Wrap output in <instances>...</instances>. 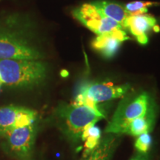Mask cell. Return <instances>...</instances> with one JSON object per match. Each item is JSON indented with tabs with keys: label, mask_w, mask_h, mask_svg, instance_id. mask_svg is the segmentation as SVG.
<instances>
[{
	"label": "cell",
	"mask_w": 160,
	"mask_h": 160,
	"mask_svg": "<svg viewBox=\"0 0 160 160\" xmlns=\"http://www.w3.org/2000/svg\"><path fill=\"white\" fill-rule=\"evenodd\" d=\"M33 23L20 13L0 17V59H43Z\"/></svg>",
	"instance_id": "cell-1"
},
{
	"label": "cell",
	"mask_w": 160,
	"mask_h": 160,
	"mask_svg": "<svg viewBox=\"0 0 160 160\" xmlns=\"http://www.w3.org/2000/svg\"><path fill=\"white\" fill-rule=\"evenodd\" d=\"M104 118L105 113L99 108L60 102L52 113L51 119L71 145L77 146L82 142L83 131Z\"/></svg>",
	"instance_id": "cell-2"
},
{
	"label": "cell",
	"mask_w": 160,
	"mask_h": 160,
	"mask_svg": "<svg viewBox=\"0 0 160 160\" xmlns=\"http://www.w3.org/2000/svg\"><path fill=\"white\" fill-rule=\"evenodd\" d=\"M43 59H0V82L13 89L31 90L39 87L48 76Z\"/></svg>",
	"instance_id": "cell-3"
},
{
	"label": "cell",
	"mask_w": 160,
	"mask_h": 160,
	"mask_svg": "<svg viewBox=\"0 0 160 160\" xmlns=\"http://www.w3.org/2000/svg\"><path fill=\"white\" fill-rule=\"evenodd\" d=\"M157 111L155 100L147 91L130 93L122 98L114 114L105 128V133L122 135L127 125L137 118Z\"/></svg>",
	"instance_id": "cell-4"
},
{
	"label": "cell",
	"mask_w": 160,
	"mask_h": 160,
	"mask_svg": "<svg viewBox=\"0 0 160 160\" xmlns=\"http://www.w3.org/2000/svg\"><path fill=\"white\" fill-rule=\"evenodd\" d=\"M131 86L126 83L114 85L111 82L85 81L76 90L73 104L98 108V104L122 98L131 91Z\"/></svg>",
	"instance_id": "cell-5"
},
{
	"label": "cell",
	"mask_w": 160,
	"mask_h": 160,
	"mask_svg": "<svg viewBox=\"0 0 160 160\" xmlns=\"http://www.w3.org/2000/svg\"><path fill=\"white\" fill-rule=\"evenodd\" d=\"M37 122L18 128L3 137L2 148L5 154L17 160L32 157L38 132Z\"/></svg>",
	"instance_id": "cell-6"
},
{
	"label": "cell",
	"mask_w": 160,
	"mask_h": 160,
	"mask_svg": "<svg viewBox=\"0 0 160 160\" xmlns=\"http://www.w3.org/2000/svg\"><path fill=\"white\" fill-rule=\"evenodd\" d=\"M72 15L79 22L96 35L105 34L122 28L115 21L105 17L91 2L75 8L72 11Z\"/></svg>",
	"instance_id": "cell-7"
},
{
	"label": "cell",
	"mask_w": 160,
	"mask_h": 160,
	"mask_svg": "<svg viewBox=\"0 0 160 160\" xmlns=\"http://www.w3.org/2000/svg\"><path fill=\"white\" fill-rule=\"evenodd\" d=\"M37 112L23 106H0V137L18 128L37 122Z\"/></svg>",
	"instance_id": "cell-8"
},
{
	"label": "cell",
	"mask_w": 160,
	"mask_h": 160,
	"mask_svg": "<svg viewBox=\"0 0 160 160\" xmlns=\"http://www.w3.org/2000/svg\"><path fill=\"white\" fill-rule=\"evenodd\" d=\"M130 38L122 28L105 34L97 35L91 42L92 48L105 59H111L117 54L122 43Z\"/></svg>",
	"instance_id": "cell-9"
},
{
	"label": "cell",
	"mask_w": 160,
	"mask_h": 160,
	"mask_svg": "<svg viewBox=\"0 0 160 160\" xmlns=\"http://www.w3.org/2000/svg\"><path fill=\"white\" fill-rule=\"evenodd\" d=\"M125 30H128L141 45L148 42V33L151 30L159 32L160 28L157 25L156 18L151 14L128 16L125 21Z\"/></svg>",
	"instance_id": "cell-10"
},
{
	"label": "cell",
	"mask_w": 160,
	"mask_h": 160,
	"mask_svg": "<svg viewBox=\"0 0 160 160\" xmlns=\"http://www.w3.org/2000/svg\"><path fill=\"white\" fill-rule=\"evenodd\" d=\"M121 135L105 133L101 137L97 148L85 160H112L116 149L120 142Z\"/></svg>",
	"instance_id": "cell-11"
},
{
	"label": "cell",
	"mask_w": 160,
	"mask_h": 160,
	"mask_svg": "<svg viewBox=\"0 0 160 160\" xmlns=\"http://www.w3.org/2000/svg\"><path fill=\"white\" fill-rule=\"evenodd\" d=\"M91 3L99 9L105 17L115 21L125 30V21L129 14L125 11L124 6L109 0H96Z\"/></svg>",
	"instance_id": "cell-12"
},
{
	"label": "cell",
	"mask_w": 160,
	"mask_h": 160,
	"mask_svg": "<svg viewBox=\"0 0 160 160\" xmlns=\"http://www.w3.org/2000/svg\"><path fill=\"white\" fill-rule=\"evenodd\" d=\"M157 111L152 112L144 117L137 118L131 122L123 131L122 134H128L133 137L150 133L155 123Z\"/></svg>",
	"instance_id": "cell-13"
},
{
	"label": "cell",
	"mask_w": 160,
	"mask_h": 160,
	"mask_svg": "<svg viewBox=\"0 0 160 160\" xmlns=\"http://www.w3.org/2000/svg\"><path fill=\"white\" fill-rule=\"evenodd\" d=\"M101 137L99 129L96 127L95 125L89 126L83 131L82 141L85 142V151L84 154H85V157H87L97 148Z\"/></svg>",
	"instance_id": "cell-14"
},
{
	"label": "cell",
	"mask_w": 160,
	"mask_h": 160,
	"mask_svg": "<svg viewBox=\"0 0 160 160\" xmlns=\"http://www.w3.org/2000/svg\"><path fill=\"white\" fill-rule=\"evenodd\" d=\"M157 5H160V3L149 1H133L127 3L124 7L129 16H131L145 14L148 13L149 8Z\"/></svg>",
	"instance_id": "cell-15"
},
{
	"label": "cell",
	"mask_w": 160,
	"mask_h": 160,
	"mask_svg": "<svg viewBox=\"0 0 160 160\" xmlns=\"http://www.w3.org/2000/svg\"><path fill=\"white\" fill-rule=\"evenodd\" d=\"M152 139L150 133H146L137 137L135 142V148L139 153H148L151 147Z\"/></svg>",
	"instance_id": "cell-16"
},
{
	"label": "cell",
	"mask_w": 160,
	"mask_h": 160,
	"mask_svg": "<svg viewBox=\"0 0 160 160\" xmlns=\"http://www.w3.org/2000/svg\"><path fill=\"white\" fill-rule=\"evenodd\" d=\"M149 154V153H142L137 151L132 156L130 160H151V157H150Z\"/></svg>",
	"instance_id": "cell-17"
},
{
	"label": "cell",
	"mask_w": 160,
	"mask_h": 160,
	"mask_svg": "<svg viewBox=\"0 0 160 160\" xmlns=\"http://www.w3.org/2000/svg\"><path fill=\"white\" fill-rule=\"evenodd\" d=\"M22 160H33V159L31 158H29V159H22Z\"/></svg>",
	"instance_id": "cell-18"
},
{
	"label": "cell",
	"mask_w": 160,
	"mask_h": 160,
	"mask_svg": "<svg viewBox=\"0 0 160 160\" xmlns=\"http://www.w3.org/2000/svg\"><path fill=\"white\" fill-rule=\"evenodd\" d=\"M2 83L0 82V91H1V88H2Z\"/></svg>",
	"instance_id": "cell-19"
},
{
	"label": "cell",
	"mask_w": 160,
	"mask_h": 160,
	"mask_svg": "<svg viewBox=\"0 0 160 160\" xmlns=\"http://www.w3.org/2000/svg\"><path fill=\"white\" fill-rule=\"evenodd\" d=\"M2 1V0H0V2H1Z\"/></svg>",
	"instance_id": "cell-20"
},
{
	"label": "cell",
	"mask_w": 160,
	"mask_h": 160,
	"mask_svg": "<svg viewBox=\"0 0 160 160\" xmlns=\"http://www.w3.org/2000/svg\"></svg>",
	"instance_id": "cell-21"
}]
</instances>
